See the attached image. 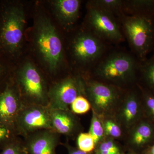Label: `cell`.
<instances>
[{
  "mask_svg": "<svg viewBox=\"0 0 154 154\" xmlns=\"http://www.w3.org/2000/svg\"><path fill=\"white\" fill-rule=\"evenodd\" d=\"M77 147L86 152H94L96 144L89 133L81 132L77 137Z\"/></svg>",
  "mask_w": 154,
  "mask_h": 154,
  "instance_id": "25",
  "label": "cell"
},
{
  "mask_svg": "<svg viewBox=\"0 0 154 154\" xmlns=\"http://www.w3.org/2000/svg\"><path fill=\"white\" fill-rule=\"evenodd\" d=\"M141 154H154V141L148 147L145 149Z\"/></svg>",
  "mask_w": 154,
  "mask_h": 154,
  "instance_id": "30",
  "label": "cell"
},
{
  "mask_svg": "<svg viewBox=\"0 0 154 154\" xmlns=\"http://www.w3.org/2000/svg\"><path fill=\"white\" fill-rule=\"evenodd\" d=\"M122 11L128 16L154 17V0L123 1Z\"/></svg>",
  "mask_w": 154,
  "mask_h": 154,
  "instance_id": "17",
  "label": "cell"
},
{
  "mask_svg": "<svg viewBox=\"0 0 154 154\" xmlns=\"http://www.w3.org/2000/svg\"><path fill=\"white\" fill-rule=\"evenodd\" d=\"M123 1L121 0H96L91 1L90 5L115 17L123 16Z\"/></svg>",
  "mask_w": 154,
  "mask_h": 154,
  "instance_id": "18",
  "label": "cell"
},
{
  "mask_svg": "<svg viewBox=\"0 0 154 154\" xmlns=\"http://www.w3.org/2000/svg\"><path fill=\"white\" fill-rule=\"evenodd\" d=\"M88 19L93 34L102 40L115 43L123 40V35L113 16L90 5Z\"/></svg>",
  "mask_w": 154,
  "mask_h": 154,
  "instance_id": "10",
  "label": "cell"
},
{
  "mask_svg": "<svg viewBox=\"0 0 154 154\" xmlns=\"http://www.w3.org/2000/svg\"><path fill=\"white\" fill-rule=\"evenodd\" d=\"M122 27L133 51L142 62L154 47V17L122 16Z\"/></svg>",
  "mask_w": 154,
  "mask_h": 154,
  "instance_id": "3",
  "label": "cell"
},
{
  "mask_svg": "<svg viewBox=\"0 0 154 154\" xmlns=\"http://www.w3.org/2000/svg\"><path fill=\"white\" fill-rule=\"evenodd\" d=\"M2 150L0 154H28L23 140L19 137L7 145Z\"/></svg>",
  "mask_w": 154,
  "mask_h": 154,
  "instance_id": "27",
  "label": "cell"
},
{
  "mask_svg": "<svg viewBox=\"0 0 154 154\" xmlns=\"http://www.w3.org/2000/svg\"><path fill=\"white\" fill-rule=\"evenodd\" d=\"M0 18V48L5 54L14 56L22 44L25 25L23 9L14 3L4 4Z\"/></svg>",
  "mask_w": 154,
  "mask_h": 154,
  "instance_id": "2",
  "label": "cell"
},
{
  "mask_svg": "<svg viewBox=\"0 0 154 154\" xmlns=\"http://www.w3.org/2000/svg\"><path fill=\"white\" fill-rule=\"evenodd\" d=\"M140 62L128 54L114 52L105 58L96 67L95 74L98 78L119 88L135 81L140 72Z\"/></svg>",
  "mask_w": 154,
  "mask_h": 154,
  "instance_id": "1",
  "label": "cell"
},
{
  "mask_svg": "<svg viewBox=\"0 0 154 154\" xmlns=\"http://www.w3.org/2000/svg\"><path fill=\"white\" fill-rule=\"evenodd\" d=\"M19 136L23 137L42 130L52 129L49 108L38 105H24L16 124Z\"/></svg>",
  "mask_w": 154,
  "mask_h": 154,
  "instance_id": "7",
  "label": "cell"
},
{
  "mask_svg": "<svg viewBox=\"0 0 154 154\" xmlns=\"http://www.w3.org/2000/svg\"><path fill=\"white\" fill-rule=\"evenodd\" d=\"M66 148L68 154H94L92 152H86L79 149L77 147L73 146L69 144L68 142H66L62 144Z\"/></svg>",
  "mask_w": 154,
  "mask_h": 154,
  "instance_id": "29",
  "label": "cell"
},
{
  "mask_svg": "<svg viewBox=\"0 0 154 154\" xmlns=\"http://www.w3.org/2000/svg\"><path fill=\"white\" fill-rule=\"evenodd\" d=\"M128 145L131 152H142L154 141V124L143 118L129 131Z\"/></svg>",
  "mask_w": 154,
  "mask_h": 154,
  "instance_id": "15",
  "label": "cell"
},
{
  "mask_svg": "<svg viewBox=\"0 0 154 154\" xmlns=\"http://www.w3.org/2000/svg\"><path fill=\"white\" fill-rule=\"evenodd\" d=\"M60 137L52 129L42 130L28 135L23 141L28 154H57Z\"/></svg>",
  "mask_w": 154,
  "mask_h": 154,
  "instance_id": "13",
  "label": "cell"
},
{
  "mask_svg": "<svg viewBox=\"0 0 154 154\" xmlns=\"http://www.w3.org/2000/svg\"><path fill=\"white\" fill-rule=\"evenodd\" d=\"M70 110L75 114H85L91 109L90 102L85 96H78L70 105Z\"/></svg>",
  "mask_w": 154,
  "mask_h": 154,
  "instance_id": "26",
  "label": "cell"
},
{
  "mask_svg": "<svg viewBox=\"0 0 154 154\" xmlns=\"http://www.w3.org/2000/svg\"><path fill=\"white\" fill-rule=\"evenodd\" d=\"M24 105L48 107V92L39 72L32 63H27L19 70L13 80Z\"/></svg>",
  "mask_w": 154,
  "mask_h": 154,
  "instance_id": "4",
  "label": "cell"
},
{
  "mask_svg": "<svg viewBox=\"0 0 154 154\" xmlns=\"http://www.w3.org/2000/svg\"><path fill=\"white\" fill-rule=\"evenodd\" d=\"M94 154H123L120 147L114 140L106 137L95 148Z\"/></svg>",
  "mask_w": 154,
  "mask_h": 154,
  "instance_id": "23",
  "label": "cell"
},
{
  "mask_svg": "<svg viewBox=\"0 0 154 154\" xmlns=\"http://www.w3.org/2000/svg\"><path fill=\"white\" fill-rule=\"evenodd\" d=\"M9 79L8 68L0 59V90L5 85Z\"/></svg>",
  "mask_w": 154,
  "mask_h": 154,
  "instance_id": "28",
  "label": "cell"
},
{
  "mask_svg": "<svg viewBox=\"0 0 154 154\" xmlns=\"http://www.w3.org/2000/svg\"><path fill=\"white\" fill-rule=\"evenodd\" d=\"M138 87L141 94L144 118L154 124V93L140 85Z\"/></svg>",
  "mask_w": 154,
  "mask_h": 154,
  "instance_id": "20",
  "label": "cell"
},
{
  "mask_svg": "<svg viewBox=\"0 0 154 154\" xmlns=\"http://www.w3.org/2000/svg\"><path fill=\"white\" fill-rule=\"evenodd\" d=\"M19 136L16 129L0 121V150Z\"/></svg>",
  "mask_w": 154,
  "mask_h": 154,
  "instance_id": "24",
  "label": "cell"
},
{
  "mask_svg": "<svg viewBox=\"0 0 154 154\" xmlns=\"http://www.w3.org/2000/svg\"><path fill=\"white\" fill-rule=\"evenodd\" d=\"M36 39L37 47L50 70L55 71L62 57V43L55 27L46 17L38 19Z\"/></svg>",
  "mask_w": 154,
  "mask_h": 154,
  "instance_id": "6",
  "label": "cell"
},
{
  "mask_svg": "<svg viewBox=\"0 0 154 154\" xmlns=\"http://www.w3.org/2000/svg\"><path fill=\"white\" fill-rule=\"evenodd\" d=\"M102 39L92 33H83L78 36L72 44L75 57L83 63H92L101 57L105 50Z\"/></svg>",
  "mask_w": 154,
  "mask_h": 154,
  "instance_id": "12",
  "label": "cell"
},
{
  "mask_svg": "<svg viewBox=\"0 0 154 154\" xmlns=\"http://www.w3.org/2000/svg\"><path fill=\"white\" fill-rule=\"evenodd\" d=\"M137 154L136 153H135L133 152H131V153H129L128 154Z\"/></svg>",
  "mask_w": 154,
  "mask_h": 154,
  "instance_id": "31",
  "label": "cell"
},
{
  "mask_svg": "<svg viewBox=\"0 0 154 154\" xmlns=\"http://www.w3.org/2000/svg\"><path fill=\"white\" fill-rule=\"evenodd\" d=\"M107 137L112 139L120 138L122 136V128L112 116L101 117Z\"/></svg>",
  "mask_w": 154,
  "mask_h": 154,
  "instance_id": "22",
  "label": "cell"
},
{
  "mask_svg": "<svg viewBox=\"0 0 154 154\" xmlns=\"http://www.w3.org/2000/svg\"><path fill=\"white\" fill-rule=\"evenodd\" d=\"M85 94L92 111L100 117L112 116L123 99L119 88L96 81L85 83Z\"/></svg>",
  "mask_w": 154,
  "mask_h": 154,
  "instance_id": "5",
  "label": "cell"
},
{
  "mask_svg": "<svg viewBox=\"0 0 154 154\" xmlns=\"http://www.w3.org/2000/svg\"><path fill=\"white\" fill-rule=\"evenodd\" d=\"M24 105L18 88L10 78L0 90V121L16 130L17 119Z\"/></svg>",
  "mask_w": 154,
  "mask_h": 154,
  "instance_id": "9",
  "label": "cell"
},
{
  "mask_svg": "<svg viewBox=\"0 0 154 154\" xmlns=\"http://www.w3.org/2000/svg\"><path fill=\"white\" fill-rule=\"evenodd\" d=\"M116 120L122 128L129 131L135 125L144 118L141 94L137 91L126 94L115 112Z\"/></svg>",
  "mask_w": 154,
  "mask_h": 154,
  "instance_id": "11",
  "label": "cell"
},
{
  "mask_svg": "<svg viewBox=\"0 0 154 154\" xmlns=\"http://www.w3.org/2000/svg\"><path fill=\"white\" fill-rule=\"evenodd\" d=\"M81 2L79 0H58L54 2V8L58 19L69 26L75 22L79 16Z\"/></svg>",
  "mask_w": 154,
  "mask_h": 154,
  "instance_id": "16",
  "label": "cell"
},
{
  "mask_svg": "<svg viewBox=\"0 0 154 154\" xmlns=\"http://www.w3.org/2000/svg\"><path fill=\"white\" fill-rule=\"evenodd\" d=\"M85 94V83L79 79L69 77L55 83L48 90V107L70 110L69 107L78 96Z\"/></svg>",
  "mask_w": 154,
  "mask_h": 154,
  "instance_id": "8",
  "label": "cell"
},
{
  "mask_svg": "<svg viewBox=\"0 0 154 154\" xmlns=\"http://www.w3.org/2000/svg\"><path fill=\"white\" fill-rule=\"evenodd\" d=\"M139 72L144 84L142 86L154 93V54L140 62Z\"/></svg>",
  "mask_w": 154,
  "mask_h": 154,
  "instance_id": "19",
  "label": "cell"
},
{
  "mask_svg": "<svg viewBox=\"0 0 154 154\" xmlns=\"http://www.w3.org/2000/svg\"><path fill=\"white\" fill-rule=\"evenodd\" d=\"M89 133L94 139L96 146L107 137L102 119L94 111L92 112Z\"/></svg>",
  "mask_w": 154,
  "mask_h": 154,
  "instance_id": "21",
  "label": "cell"
},
{
  "mask_svg": "<svg viewBox=\"0 0 154 154\" xmlns=\"http://www.w3.org/2000/svg\"><path fill=\"white\" fill-rule=\"evenodd\" d=\"M49 110L52 129L56 132L69 138L78 136L82 132V126L79 119L71 110Z\"/></svg>",
  "mask_w": 154,
  "mask_h": 154,
  "instance_id": "14",
  "label": "cell"
}]
</instances>
